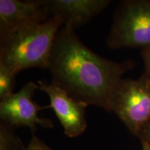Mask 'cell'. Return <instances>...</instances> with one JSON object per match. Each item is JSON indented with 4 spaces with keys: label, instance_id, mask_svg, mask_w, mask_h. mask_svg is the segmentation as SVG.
<instances>
[{
    "label": "cell",
    "instance_id": "obj_1",
    "mask_svg": "<svg viewBox=\"0 0 150 150\" xmlns=\"http://www.w3.org/2000/svg\"><path fill=\"white\" fill-rule=\"evenodd\" d=\"M133 66L130 60L118 63L95 54L74 28L64 25L56 35L47 70L52 82L73 98L110 112L112 93Z\"/></svg>",
    "mask_w": 150,
    "mask_h": 150
},
{
    "label": "cell",
    "instance_id": "obj_2",
    "mask_svg": "<svg viewBox=\"0 0 150 150\" xmlns=\"http://www.w3.org/2000/svg\"><path fill=\"white\" fill-rule=\"evenodd\" d=\"M64 23L51 16L0 41V61L18 73L29 68L47 69L56 35Z\"/></svg>",
    "mask_w": 150,
    "mask_h": 150
},
{
    "label": "cell",
    "instance_id": "obj_3",
    "mask_svg": "<svg viewBox=\"0 0 150 150\" xmlns=\"http://www.w3.org/2000/svg\"><path fill=\"white\" fill-rule=\"evenodd\" d=\"M112 50L150 46V0L124 1L114 16L107 38Z\"/></svg>",
    "mask_w": 150,
    "mask_h": 150
},
{
    "label": "cell",
    "instance_id": "obj_4",
    "mask_svg": "<svg viewBox=\"0 0 150 150\" xmlns=\"http://www.w3.org/2000/svg\"><path fill=\"white\" fill-rule=\"evenodd\" d=\"M110 112L138 137L150 120V79L145 74L137 79H122L112 93Z\"/></svg>",
    "mask_w": 150,
    "mask_h": 150
},
{
    "label": "cell",
    "instance_id": "obj_5",
    "mask_svg": "<svg viewBox=\"0 0 150 150\" xmlns=\"http://www.w3.org/2000/svg\"><path fill=\"white\" fill-rule=\"evenodd\" d=\"M38 84L33 81L26 83L18 93H14L0 102V117L2 122L13 127H29L33 132L38 126L53 128L50 119L40 117L38 112L46 108L39 106L33 100Z\"/></svg>",
    "mask_w": 150,
    "mask_h": 150
},
{
    "label": "cell",
    "instance_id": "obj_6",
    "mask_svg": "<svg viewBox=\"0 0 150 150\" xmlns=\"http://www.w3.org/2000/svg\"><path fill=\"white\" fill-rule=\"evenodd\" d=\"M38 84L39 91L50 97V104L45 107L54 110L65 134L70 138H76L83 134L88 126L86 110L89 105L74 99L53 82L38 81Z\"/></svg>",
    "mask_w": 150,
    "mask_h": 150
},
{
    "label": "cell",
    "instance_id": "obj_7",
    "mask_svg": "<svg viewBox=\"0 0 150 150\" xmlns=\"http://www.w3.org/2000/svg\"><path fill=\"white\" fill-rule=\"evenodd\" d=\"M43 0H0V41L50 18Z\"/></svg>",
    "mask_w": 150,
    "mask_h": 150
},
{
    "label": "cell",
    "instance_id": "obj_8",
    "mask_svg": "<svg viewBox=\"0 0 150 150\" xmlns=\"http://www.w3.org/2000/svg\"><path fill=\"white\" fill-rule=\"evenodd\" d=\"M52 16L61 18L64 25H83L102 13L109 0H43Z\"/></svg>",
    "mask_w": 150,
    "mask_h": 150
},
{
    "label": "cell",
    "instance_id": "obj_9",
    "mask_svg": "<svg viewBox=\"0 0 150 150\" xmlns=\"http://www.w3.org/2000/svg\"><path fill=\"white\" fill-rule=\"evenodd\" d=\"M15 127L1 122L0 124V150H24L26 147L16 134Z\"/></svg>",
    "mask_w": 150,
    "mask_h": 150
},
{
    "label": "cell",
    "instance_id": "obj_10",
    "mask_svg": "<svg viewBox=\"0 0 150 150\" xmlns=\"http://www.w3.org/2000/svg\"><path fill=\"white\" fill-rule=\"evenodd\" d=\"M16 71L0 61V99L6 98L13 93L16 82Z\"/></svg>",
    "mask_w": 150,
    "mask_h": 150
},
{
    "label": "cell",
    "instance_id": "obj_11",
    "mask_svg": "<svg viewBox=\"0 0 150 150\" xmlns=\"http://www.w3.org/2000/svg\"><path fill=\"white\" fill-rule=\"evenodd\" d=\"M24 150H53L45 142L33 134L31 140Z\"/></svg>",
    "mask_w": 150,
    "mask_h": 150
},
{
    "label": "cell",
    "instance_id": "obj_12",
    "mask_svg": "<svg viewBox=\"0 0 150 150\" xmlns=\"http://www.w3.org/2000/svg\"><path fill=\"white\" fill-rule=\"evenodd\" d=\"M141 56L145 66V72L143 74L150 79V46L142 49Z\"/></svg>",
    "mask_w": 150,
    "mask_h": 150
},
{
    "label": "cell",
    "instance_id": "obj_13",
    "mask_svg": "<svg viewBox=\"0 0 150 150\" xmlns=\"http://www.w3.org/2000/svg\"><path fill=\"white\" fill-rule=\"evenodd\" d=\"M138 138L141 142H145L150 145V120L140 131Z\"/></svg>",
    "mask_w": 150,
    "mask_h": 150
},
{
    "label": "cell",
    "instance_id": "obj_14",
    "mask_svg": "<svg viewBox=\"0 0 150 150\" xmlns=\"http://www.w3.org/2000/svg\"><path fill=\"white\" fill-rule=\"evenodd\" d=\"M142 150H150V145L145 142H141Z\"/></svg>",
    "mask_w": 150,
    "mask_h": 150
}]
</instances>
